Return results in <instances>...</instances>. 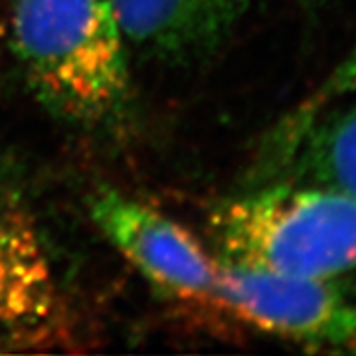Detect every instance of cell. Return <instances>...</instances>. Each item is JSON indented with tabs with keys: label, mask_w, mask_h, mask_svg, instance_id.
Segmentation results:
<instances>
[{
	"label": "cell",
	"mask_w": 356,
	"mask_h": 356,
	"mask_svg": "<svg viewBox=\"0 0 356 356\" xmlns=\"http://www.w3.org/2000/svg\"><path fill=\"white\" fill-rule=\"evenodd\" d=\"M14 58L51 115L113 127L133 102L129 44L109 0H8Z\"/></svg>",
	"instance_id": "obj_1"
},
{
	"label": "cell",
	"mask_w": 356,
	"mask_h": 356,
	"mask_svg": "<svg viewBox=\"0 0 356 356\" xmlns=\"http://www.w3.org/2000/svg\"><path fill=\"white\" fill-rule=\"evenodd\" d=\"M214 254L295 277L337 280L356 267V200L313 184L266 182L208 214Z\"/></svg>",
	"instance_id": "obj_2"
},
{
	"label": "cell",
	"mask_w": 356,
	"mask_h": 356,
	"mask_svg": "<svg viewBox=\"0 0 356 356\" xmlns=\"http://www.w3.org/2000/svg\"><path fill=\"white\" fill-rule=\"evenodd\" d=\"M76 327L24 196L0 175V355L67 350Z\"/></svg>",
	"instance_id": "obj_3"
},
{
	"label": "cell",
	"mask_w": 356,
	"mask_h": 356,
	"mask_svg": "<svg viewBox=\"0 0 356 356\" xmlns=\"http://www.w3.org/2000/svg\"><path fill=\"white\" fill-rule=\"evenodd\" d=\"M89 218L161 297L220 311L218 259L177 220L111 186L89 196Z\"/></svg>",
	"instance_id": "obj_4"
},
{
	"label": "cell",
	"mask_w": 356,
	"mask_h": 356,
	"mask_svg": "<svg viewBox=\"0 0 356 356\" xmlns=\"http://www.w3.org/2000/svg\"><path fill=\"white\" fill-rule=\"evenodd\" d=\"M222 315L277 339L315 346H356V299L334 280L283 275L216 255Z\"/></svg>",
	"instance_id": "obj_5"
},
{
	"label": "cell",
	"mask_w": 356,
	"mask_h": 356,
	"mask_svg": "<svg viewBox=\"0 0 356 356\" xmlns=\"http://www.w3.org/2000/svg\"><path fill=\"white\" fill-rule=\"evenodd\" d=\"M266 182L313 184L356 200V107L281 121L250 186Z\"/></svg>",
	"instance_id": "obj_6"
},
{
	"label": "cell",
	"mask_w": 356,
	"mask_h": 356,
	"mask_svg": "<svg viewBox=\"0 0 356 356\" xmlns=\"http://www.w3.org/2000/svg\"><path fill=\"white\" fill-rule=\"evenodd\" d=\"M129 50L163 62L214 51L254 0H109Z\"/></svg>",
	"instance_id": "obj_7"
},
{
	"label": "cell",
	"mask_w": 356,
	"mask_h": 356,
	"mask_svg": "<svg viewBox=\"0 0 356 356\" xmlns=\"http://www.w3.org/2000/svg\"><path fill=\"white\" fill-rule=\"evenodd\" d=\"M356 89V40L353 48L343 58V62L337 65L331 72V76L327 77L313 95H309L305 102L301 103L295 111L289 113L287 119L291 121H299V119H307L313 113H317L321 109H325L331 102L337 97L346 95Z\"/></svg>",
	"instance_id": "obj_8"
},
{
	"label": "cell",
	"mask_w": 356,
	"mask_h": 356,
	"mask_svg": "<svg viewBox=\"0 0 356 356\" xmlns=\"http://www.w3.org/2000/svg\"><path fill=\"white\" fill-rule=\"evenodd\" d=\"M297 2L307 10H315V8H321L323 4H327V0H297Z\"/></svg>",
	"instance_id": "obj_9"
}]
</instances>
